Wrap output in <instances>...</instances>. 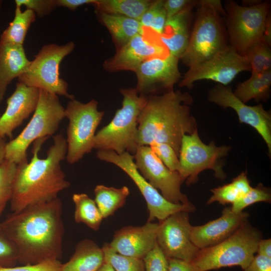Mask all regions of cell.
Returning <instances> with one entry per match:
<instances>
[{"mask_svg": "<svg viewBox=\"0 0 271 271\" xmlns=\"http://www.w3.org/2000/svg\"><path fill=\"white\" fill-rule=\"evenodd\" d=\"M63 204L58 197L11 213L1 223L17 251L18 262L33 265L60 260L64 228Z\"/></svg>", "mask_w": 271, "mask_h": 271, "instance_id": "cell-1", "label": "cell"}, {"mask_svg": "<svg viewBox=\"0 0 271 271\" xmlns=\"http://www.w3.org/2000/svg\"><path fill=\"white\" fill-rule=\"evenodd\" d=\"M48 138L35 141L31 161L17 165L10 201L13 213L52 201L70 185L61 166L66 159V138L60 133L54 136L47 157L41 159L39 153Z\"/></svg>", "mask_w": 271, "mask_h": 271, "instance_id": "cell-2", "label": "cell"}, {"mask_svg": "<svg viewBox=\"0 0 271 271\" xmlns=\"http://www.w3.org/2000/svg\"><path fill=\"white\" fill-rule=\"evenodd\" d=\"M193 101L189 93L178 90L147 96L138 118V146L167 144L179 157L183 136L198 131L190 111Z\"/></svg>", "mask_w": 271, "mask_h": 271, "instance_id": "cell-3", "label": "cell"}, {"mask_svg": "<svg viewBox=\"0 0 271 271\" xmlns=\"http://www.w3.org/2000/svg\"><path fill=\"white\" fill-rule=\"evenodd\" d=\"M187 48L180 59L188 68L204 62L229 46L225 11L219 0L199 1Z\"/></svg>", "mask_w": 271, "mask_h": 271, "instance_id": "cell-4", "label": "cell"}, {"mask_svg": "<svg viewBox=\"0 0 271 271\" xmlns=\"http://www.w3.org/2000/svg\"><path fill=\"white\" fill-rule=\"evenodd\" d=\"M119 92L122 96L121 107L110 122L95 134L94 149L133 155L138 146V118L147 96L139 94L135 88H120Z\"/></svg>", "mask_w": 271, "mask_h": 271, "instance_id": "cell-5", "label": "cell"}, {"mask_svg": "<svg viewBox=\"0 0 271 271\" xmlns=\"http://www.w3.org/2000/svg\"><path fill=\"white\" fill-rule=\"evenodd\" d=\"M65 117V108L58 96L40 90L38 104L31 120L16 138L7 143L5 159L17 165L28 162L29 146L37 140L53 135Z\"/></svg>", "mask_w": 271, "mask_h": 271, "instance_id": "cell-6", "label": "cell"}, {"mask_svg": "<svg viewBox=\"0 0 271 271\" xmlns=\"http://www.w3.org/2000/svg\"><path fill=\"white\" fill-rule=\"evenodd\" d=\"M262 236L261 232L247 221L223 241L200 249L191 262L201 271L233 266L243 270L256 252Z\"/></svg>", "mask_w": 271, "mask_h": 271, "instance_id": "cell-7", "label": "cell"}, {"mask_svg": "<svg viewBox=\"0 0 271 271\" xmlns=\"http://www.w3.org/2000/svg\"><path fill=\"white\" fill-rule=\"evenodd\" d=\"M270 8L269 1L251 6L226 1L225 26L229 45L240 55L244 56L253 45L262 39Z\"/></svg>", "mask_w": 271, "mask_h": 271, "instance_id": "cell-8", "label": "cell"}, {"mask_svg": "<svg viewBox=\"0 0 271 271\" xmlns=\"http://www.w3.org/2000/svg\"><path fill=\"white\" fill-rule=\"evenodd\" d=\"M74 48L72 41L62 45L51 43L43 46L27 70L18 78V82L70 100L74 99V95L68 91V83L60 77L59 68L64 58Z\"/></svg>", "mask_w": 271, "mask_h": 271, "instance_id": "cell-9", "label": "cell"}, {"mask_svg": "<svg viewBox=\"0 0 271 271\" xmlns=\"http://www.w3.org/2000/svg\"><path fill=\"white\" fill-rule=\"evenodd\" d=\"M97 106L95 99L83 103L74 98L65 108V117L69 120L65 159L70 164L77 163L94 149L95 131L104 114Z\"/></svg>", "mask_w": 271, "mask_h": 271, "instance_id": "cell-10", "label": "cell"}, {"mask_svg": "<svg viewBox=\"0 0 271 271\" xmlns=\"http://www.w3.org/2000/svg\"><path fill=\"white\" fill-rule=\"evenodd\" d=\"M231 147L228 146H216L214 141L205 144L200 139L198 131L191 134L183 136L180 150L179 174L183 182L187 185L196 183L199 173L210 169L214 172L215 177L224 180L226 174L223 170L221 160L227 156Z\"/></svg>", "mask_w": 271, "mask_h": 271, "instance_id": "cell-11", "label": "cell"}, {"mask_svg": "<svg viewBox=\"0 0 271 271\" xmlns=\"http://www.w3.org/2000/svg\"><path fill=\"white\" fill-rule=\"evenodd\" d=\"M96 156L100 160L118 167L133 181L146 201L149 211L148 222L157 219L160 222L180 211H195L196 207L192 203L177 204L167 200L141 175L135 166L133 155L129 153L118 155L112 151L99 150Z\"/></svg>", "mask_w": 271, "mask_h": 271, "instance_id": "cell-12", "label": "cell"}, {"mask_svg": "<svg viewBox=\"0 0 271 271\" xmlns=\"http://www.w3.org/2000/svg\"><path fill=\"white\" fill-rule=\"evenodd\" d=\"M245 56L230 45L209 59L189 67L178 83L180 87L192 88L197 81L208 80L227 86L243 71H250Z\"/></svg>", "mask_w": 271, "mask_h": 271, "instance_id": "cell-13", "label": "cell"}, {"mask_svg": "<svg viewBox=\"0 0 271 271\" xmlns=\"http://www.w3.org/2000/svg\"><path fill=\"white\" fill-rule=\"evenodd\" d=\"M141 175L168 201L177 204L192 203L181 190L183 182L179 173L170 170L149 146H138L133 155Z\"/></svg>", "mask_w": 271, "mask_h": 271, "instance_id": "cell-14", "label": "cell"}, {"mask_svg": "<svg viewBox=\"0 0 271 271\" xmlns=\"http://www.w3.org/2000/svg\"><path fill=\"white\" fill-rule=\"evenodd\" d=\"M169 54L160 36L149 29L143 28L141 33L117 48L114 55L105 60L103 67L110 72L130 71L134 73L145 61Z\"/></svg>", "mask_w": 271, "mask_h": 271, "instance_id": "cell-15", "label": "cell"}, {"mask_svg": "<svg viewBox=\"0 0 271 271\" xmlns=\"http://www.w3.org/2000/svg\"><path fill=\"white\" fill-rule=\"evenodd\" d=\"M189 212L180 211L159 223L157 242L168 258L192 261L199 249L191 239Z\"/></svg>", "mask_w": 271, "mask_h": 271, "instance_id": "cell-16", "label": "cell"}, {"mask_svg": "<svg viewBox=\"0 0 271 271\" xmlns=\"http://www.w3.org/2000/svg\"><path fill=\"white\" fill-rule=\"evenodd\" d=\"M180 59L170 54L150 58L143 62L134 73L135 89L139 94L149 96L162 94L174 89L182 78L178 67Z\"/></svg>", "mask_w": 271, "mask_h": 271, "instance_id": "cell-17", "label": "cell"}, {"mask_svg": "<svg viewBox=\"0 0 271 271\" xmlns=\"http://www.w3.org/2000/svg\"><path fill=\"white\" fill-rule=\"evenodd\" d=\"M207 99L224 108H231L237 113L240 123L253 127L262 137L271 155V114L262 104L250 106L243 103L234 94L230 86L217 84L210 88Z\"/></svg>", "mask_w": 271, "mask_h": 271, "instance_id": "cell-18", "label": "cell"}, {"mask_svg": "<svg viewBox=\"0 0 271 271\" xmlns=\"http://www.w3.org/2000/svg\"><path fill=\"white\" fill-rule=\"evenodd\" d=\"M249 217L247 212L235 213L231 206L225 207L217 219L202 225L192 226L191 240L199 249L216 245L233 234L248 221Z\"/></svg>", "mask_w": 271, "mask_h": 271, "instance_id": "cell-19", "label": "cell"}, {"mask_svg": "<svg viewBox=\"0 0 271 271\" xmlns=\"http://www.w3.org/2000/svg\"><path fill=\"white\" fill-rule=\"evenodd\" d=\"M40 90L17 82L15 91L8 98L7 107L0 117V137L12 140L14 130L35 111Z\"/></svg>", "mask_w": 271, "mask_h": 271, "instance_id": "cell-20", "label": "cell"}, {"mask_svg": "<svg viewBox=\"0 0 271 271\" xmlns=\"http://www.w3.org/2000/svg\"><path fill=\"white\" fill-rule=\"evenodd\" d=\"M158 224L147 222L141 226L122 228L115 232L109 245L121 255L143 259L156 243Z\"/></svg>", "mask_w": 271, "mask_h": 271, "instance_id": "cell-21", "label": "cell"}, {"mask_svg": "<svg viewBox=\"0 0 271 271\" xmlns=\"http://www.w3.org/2000/svg\"><path fill=\"white\" fill-rule=\"evenodd\" d=\"M198 3L187 7L176 15L167 19L164 31L160 36L162 43L169 53L179 59L188 43L192 12Z\"/></svg>", "mask_w": 271, "mask_h": 271, "instance_id": "cell-22", "label": "cell"}, {"mask_svg": "<svg viewBox=\"0 0 271 271\" xmlns=\"http://www.w3.org/2000/svg\"><path fill=\"white\" fill-rule=\"evenodd\" d=\"M30 62L23 46L0 44V104L9 85L27 70Z\"/></svg>", "mask_w": 271, "mask_h": 271, "instance_id": "cell-23", "label": "cell"}, {"mask_svg": "<svg viewBox=\"0 0 271 271\" xmlns=\"http://www.w3.org/2000/svg\"><path fill=\"white\" fill-rule=\"evenodd\" d=\"M104 262L102 247L93 240L85 239L76 245L69 260L61 264L60 271H99Z\"/></svg>", "mask_w": 271, "mask_h": 271, "instance_id": "cell-24", "label": "cell"}, {"mask_svg": "<svg viewBox=\"0 0 271 271\" xmlns=\"http://www.w3.org/2000/svg\"><path fill=\"white\" fill-rule=\"evenodd\" d=\"M99 17L111 35L117 49L142 32L139 21L119 15L97 12Z\"/></svg>", "mask_w": 271, "mask_h": 271, "instance_id": "cell-25", "label": "cell"}, {"mask_svg": "<svg viewBox=\"0 0 271 271\" xmlns=\"http://www.w3.org/2000/svg\"><path fill=\"white\" fill-rule=\"evenodd\" d=\"M271 70L251 74L247 80L239 83L234 91V95L243 103L251 100L256 102L266 101L270 95Z\"/></svg>", "mask_w": 271, "mask_h": 271, "instance_id": "cell-26", "label": "cell"}, {"mask_svg": "<svg viewBox=\"0 0 271 271\" xmlns=\"http://www.w3.org/2000/svg\"><path fill=\"white\" fill-rule=\"evenodd\" d=\"M149 0H95L97 12L121 15L139 21L150 7Z\"/></svg>", "mask_w": 271, "mask_h": 271, "instance_id": "cell-27", "label": "cell"}, {"mask_svg": "<svg viewBox=\"0 0 271 271\" xmlns=\"http://www.w3.org/2000/svg\"><path fill=\"white\" fill-rule=\"evenodd\" d=\"M94 201L103 217L105 218L113 215L122 207L129 194L126 186L120 188L97 185L94 190Z\"/></svg>", "mask_w": 271, "mask_h": 271, "instance_id": "cell-28", "label": "cell"}, {"mask_svg": "<svg viewBox=\"0 0 271 271\" xmlns=\"http://www.w3.org/2000/svg\"><path fill=\"white\" fill-rule=\"evenodd\" d=\"M36 18V15L32 11H22L21 7L16 5L14 18L2 33L0 44L23 46L27 32Z\"/></svg>", "mask_w": 271, "mask_h": 271, "instance_id": "cell-29", "label": "cell"}, {"mask_svg": "<svg viewBox=\"0 0 271 271\" xmlns=\"http://www.w3.org/2000/svg\"><path fill=\"white\" fill-rule=\"evenodd\" d=\"M75 205L74 219L83 223L91 229L97 230L103 217L94 201L85 193H75L72 196Z\"/></svg>", "mask_w": 271, "mask_h": 271, "instance_id": "cell-30", "label": "cell"}, {"mask_svg": "<svg viewBox=\"0 0 271 271\" xmlns=\"http://www.w3.org/2000/svg\"><path fill=\"white\" fill-rule=\"evenodd\" d=\"M270 46L262 39L248 50L244 56L250 66L251 74L271 70Z\"/></svg>", "mask_w": 271, "mask_h": 271, "instance_id": "cell-31", "label": "cell"}, {"mask_svg": "<svg viewBox=\"0 0 271 271\" xmlns=\"http://www.w3.org/2000/svg\"><path fill=\"white\" fill-rule=\"evenodd\" d=\"M102 249L105 261L115 271H146L143 259L121 255L114 251L107 243L103 244Z\"/></svg>", "mask_w": 271, "mask_h": 271, "instance_id": "cell-32", "label": "cell"}, {"mask_svg": "<svg viewBox=\"0 0 271 271\" xmlns=\"http://www.w3.org/2000/svg\"><path fill=\"white\" fill-rule=\"evenodd\" d=\"M163 0L152 1L151 5L139 20L142 27L149 29L160 36L167 21V15Z\"/></svg>", "mask_w": 271, "mask_h": 271, "instance_id": "cell-33", "label": "cell"}, {"mask_svg": "<svg viewBox=\"0 0 271 271\" xmlns=\"http://www.w3.org/2000/svg\"><path fill=\"white\" fill-rule=\"evenodd\" d=\"M17 168L16 164L6 159L0 164V217L11 199Z\"/></svg>", "mask_w": 271, "mask_h": 271, "instance_id": "cell-34", "label": "cell"}, {"mask_svg": "<svg viewBox=\"0 0 271 271\" xmlns=\"http://www.w3.org/2000/svg\"><path fill=\"white\" fill-rule=\"evenodd\" d=\"M258 202L270 203L271 191L268 187L259 183L245 195L238 199L231 206L232 211L239 213L247 206Z\"/></svg>", "mask_w": 271, "mask_h": 271, "instance_id": "cell-35", "label": "cell"}, {"mask_svg": "<svg viewBox=\"0 0 271 271\" xmlns=\"http://www.w3.org/2000/svg\"><path fill=\"white\" fill-rule=\"evenodd\" d=\"M212 195L207 200V204L209 205L214 202L225 205L233 204L242 197L240 191L232 181L223 186L210 189Z\"/></svg>", "mask_w": 271, "mask_h": 271, "instance_id": "cell-36", "label": "cell"}, {"mask_svg": "<svg viewBox=\"0 0 271 271\" xmlns=\"http://www.w3.org/2000/svg\"><path fill=\"white\" fill-rule=\"evenodd\" d=\"M163 163L171 171L179 172L180 162L175 150L165 143H155L149 146Z\"/></svg>", "mask_w": 271, "mask_h": 271, "instance_id": "cell-37", "label": "cell"}, {"mask_svg": "<svg viewBox=\"0 0 271 271\" xmlns=\"http://www.w3.org/2000/svg\"><path fill=\"white\" fill-rule=\"evenodd\" d=\"M18 262L17 251L0 225V266H15Z\"/></svg>", "mask_w": 271, "mask_h": 271, "instance_id": "cell-38", "label": "cell"}, {"mask_svg": "<svg viewBox=\"0 0 271 271\" xmlns=\"http://www.w3.org/2000/svg\"><path fill=\"white\" fill-rule=\"evenodd\" d=\"M146 271H168V259L157 242L143 259Z\"/></svg>", "mask_w": 271, "mask_h": 271, "instance_id": "cell-39", "label": "cell"}, {"mask_svg": "<svg viewBox=\"0 0 271 271\" xmlns=\"http://www.w3.org/2000/svg\"><path fill=\"white\" fill-rule=\"evenodd\" d=\"M16 5L25 6L42 17L51 13L58 8L57 0H16Z\"/></svg>", "mask_w": 271, "mask_h": 271, "instance_id": "cell-40", "label": "cell"}, {"mask_svg": "<svg viewBox=\"0 0 271 271\" xmlns=\"http://www.w3.org/2000/svg\"><path fill=\"white\" fill-rule=\"evenodd\" d=\"M61 262L53 260L33 265L4 267L0 266V271H60Z\"/></svg>", "mask_w": 271, "mask_h": 271, "instance_id": "cell-41", "label": "cell"}, {"mask_svg": "<svg viewBox=\"0 0 271 271\" xmlns=\"http://www.w3.org/2000/svg\"><path fill=\"white\" fill-rule=\"evenodd\" d=\"M195 0H166L164 2L167 19L170 18L183 11L187 7L198 3Z\"/></svg>", "mask_w": 271, "mask_h": 271, "instance_id": "cell-42", "label": "cell"}, {"mask_svg": "<svg viewBox=\"0 0 271 271\" xmlns=\"http://www.w3.org/2000/svg\"><path fill=\"white\" fill-rule=\"evenodd\" d=\"M243 271H271V257L257 254Z\"/></svg>", "mask_w": 271, "mask_h": 271, "instance_id": "cell-43", "label": "cell"}, {"mask_svg": "<svg viewBox=\"0 0 271 271\" xmlns=\"http://www.w3.org/2000/svg\"><path fill=\"white\" fill-rule=\"evenodd\" d=\"M168 259V271H201L195 267L191 261L174 258Z\"/></svg>", "mask_w": 271, "mask_h": 271, "instance_id": "cell-44", "label": "cell"}, {"mask_svg": "<svg viewBox=\"0 0 271 271\" xmlns=\"http://www.w3.org/2000/svg\"><path fill=\"white\" fill-rule=\"evenodd\" d=\"M94 2L95 0H57L58 8H66L72 11L84 5H92Z\"/></svg>", "mask_w": 271, "mask_h": 271, "instance_id": "cell-45", "label": "cell"}, {"mask_svg": "<svg viewBox=\"0 0 271 271\" xmlns=\"http://www.w3.org/2000/svg\"><path fill=\"white\" fill-rule=\"evenodd\" d=\"M256 252L258 254L271 257V239H260L258 242Z\"/></svg>", "mask_w": 271, "mask_h": 271, "instance_id": "cell-46", "label": "cell"}, {"mask_svg": "<svg viewBox=\"0 0 271 271\" xmlns=\"http://www.w3.org/2000/svg\"><path fill=\"white\" fill-rule=\"evenodd\" d=\"M262 40L271 46V21L270 14L269 13L267 18L264 33Z\"/></svg>", "mask_w": 271, "mask_h": 271, "instance_id": "cell-47", "label": "cell"}, {"mask_svg": "<svg viewBox=\"0 0 271 271\" xmlns=\"http://www.w3.org/2000/svg\"><path fill=\"white\" fill-rule=\"evenodd\" d=\"M7 143L5 138L0 137V164L5 159V148Z\"/></svg>", "mask_w": 271, "mask_h": 271, "instance_id": "cell-48", "label": "cell"}, {"mask_svg": "<svg viewBox=\"0 0 271 271\" xmlns=\"http://www.w3.org/2000/svg\"><path fill=\"white\" fill-rule=\"evenodd\" d=\"M99 271H115L110 264L106 262H104L102 266L101 267Z\"/></svg>", "mask_w": 271, "mask_h": 271, "instance_id": "cell-49", "label": "cell"}, {"mask_svg": "<svg viewBox=\"0 0 271 271\" xmlns=\"http://www.w3.org/2000/svg\"><path fill=\"white\" fill-rule=\"evenodd\" d=\"M2 4H3V1L0 0V11H1V9L2 8Z\"/></svg>", "mask_w": 271, "mask_h": 271, "instance_id": "cell-50", "label": "cell"}, {"mask_svg": "<svg viewBox=\"0 0 271 271\" xmlns=\"http://www.w3.org/2000/svg\"><path fill=\"white\" fill-rule=\"evenodd\" d=\"M1 112H0V117H1Z\"/></svg>", "mask_w": 271, "mask_h": 271, "instance_id": "cell-51", "label": "cell"}]
</instances>
